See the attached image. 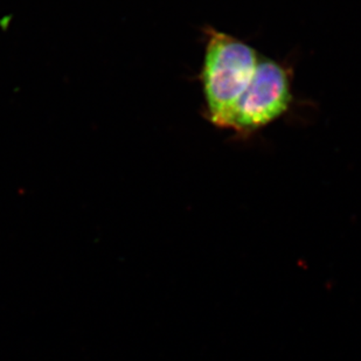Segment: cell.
I'll use <instances>...</instances> for the list:
<instances>
[{
    "label": "cell",
    "mask_w": 361,
    "mask_h": 361,
    "mask_svg": "<svg viewBox=\"0 0 361 361\" xmlns=\"http://www.w3.org/2000/svg\"><path fill=\"white\" fill-rule=\"evenodd\" d=\"M259 53L245 41L215 28H204L200 81L204 116L219 129L231 130L236 106L259 63Z\"/></svg>",
    "instance_id": "obj_1"
},
{
    "label": "cell",
    "mask_w": 361,
    "mask_h": 361,
    "mask_svg": "<svg viewBox=\"0 0 361 361\" xmlns=\"http://www.w3.org/2000/svg\"><path fill=\"white\" fill-rule=\"evenodd\" d=\"M293 103V71L274 59L259 56L255 74L236 106L231 130L240 138L279 120Z\"/></svg>",
    "instance_id": "obj_2"
}]
</instances>
